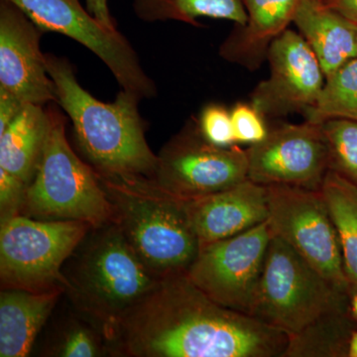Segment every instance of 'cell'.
Segmentation results:
<instances>
[{"instance_id":"28","label":"cell","mask_w":357,"mask_h":357,"mask_svg":"<svg viewBox=\"0 0 357 357\" xmlns=\"http://www.w3.org/2000/svg\"><path fill=\"white\" fill-rule=\"evenodd\" d=\"M28 185L0 169V218L1 222L21 215Z\"/></svg>"},{"instance_id":"33","label":"cell","mask_w":357,"mask_h":357,"mask_svg":"<svg viewBox=\"0 0 357 357\" xmlns=\"http://www.w3.org/2000/svg\"><path fill=\"white\" fill-rule=\"evenodd\" d=\"M351 306L352 314H354V316L356 317L357 319V288L354 290V294H352Z\"/></svg>"},{"instance_id":"31","label":"cell","mask_w":357,"mask_h":357,"mask_svg":"<svg viewBox=\"0 0 357 357\" xmlns=\"http://www.w3.org/2000/svg\"><path fill=\"white\" fill-rule=\"evenodd\" d=\"M328 8L357 23V0H321Z\"/></svg>"},{"instance_id":"12","label":"cell","mask_w":357,"mask_h":357,"mask_svg":"<svg viewBox=\"0 0 357 357\" xmlns=\"http://www.w3.org/2000/svg\"><path fill=\"white\" fill-rule=\"evenodd\" d=\"M248 152V178L256 184L291 185L319 191L328 168L321 124L305 121L271 128Z\"/></svg>"},{"instance_id":"22","label":"cell","mask_w":357,"mask_h":357,"mask_svg":"<svg viewBox=\"0 0 357 357\" xmlns=\"http://www.w3.org/2000/svg\"><path fill=\"white\" fill-rule=\"evenodd\" d=\"M134 13L144 22L178 21L202 27L199 18L232 21L243 26L248 20L243 0H131Z\"/></svg>"},{"instance_id":"16","label":"cell","mask_w":357,"mask_h":357,"mask_svg":"<svg viewBox=\"0 0 357 357\" xmlns=\"http://www.w3.org/2000/svg\"><path fill=\"white\" fill-rule=\"evenodd\" d=\"M248 20L236 25L218 49L223 60L256 70L267 60L275 39L293 22L300 0H243Z\"/></svg>"},{"instance_id":"2","label":"cell","mask_w":357,"mask_h":357,"mask_svg":"<svg viewBox=\"0 0 357 357\" xmlns=\"http://www.w3.org/2000/svg\"><path fill=\"white\" fill-rule=\"evenodd\" d=\"M57 105L72 121L77 145L96 173L153 177L157 155L145 136L140 98L121 89L112 102L96 100L79 84L68 59L45 54Z\"/></svg>"},{"instance_id":"7","label":"cell","mask_w":357,"mask_h":357,"mask_svg":"<svg viewBox=\"0 0 357 357\" xmlns=\"http://www.w3.org/2000/svg\"><path fill=\"white\" fill-rule=\"evenodd\" d=\"M91 225L79 220H45L18 215L1 222V289H64L62 270Z\"/></svg>"},{"instance_id":"17","label":"cell","mask_w":357,"mask_h":357,"mask_svg":"<svg viewBox=\"0 0 357 357\" xmlns=\"http://www.w3.org/2000/svg\"><path fill=\"white\" fill-rule=\"evenodd\" d=\"M328 77L357 57V23L321 0H300L293 20Z\"/></svg>"},{"instance_id":"30","label":"cell","mask_w":357,"mask_h":357,"mask_svg":"<svg viewBox=\"0 0 357 357\" xmlns=\"http://www.w3.org/2000/svg\"><path fill=\"white\" fill-rule=\"evenodd\" d=\"M86 9L96 20L112 29H116V21L110 13L109 0H84Z\"/></svg>"},{"instance_id":"27","label":"cell","mask_w":357,"mask_h":357,"mask_svg":"<svg viewBox=\"0 0 357 357\" xmlns=\"http://www.w3.org/2000/svg\"><path fill=\"white\" fill-rule=\"evenodd\" d=\"M230 112L236 143L251 146L262 142L267 137L270 129L265 122V116L252 103H236Z\"/></svg>"},{"instance_id":"9","label":"cell","mask_w":357,"mask_h":357,"mask_svg":"<svg viewBox=\"0 0 357 357\" xmlns=\"http://www.w3.org/2000/svg\"><path fill=\"white\" fill-rule=\"evenodd\" d=\"M150 178L178 199L203 198L248 180V152L237 145L211 144L192 119L162 147Z\"/></svg>"},{"instance_id":"24","label":"cell","mask_w":357,"mask_h":357,"mask_svg":"<svg viewBox=\"0 0 357 357\" xmlns=\"http://www.w3.org/2000/svg\"><path fill=\"white\" fill-rule=\"evenodd\" d=\"M328 168L357 185V121L330 119L321 123Z\"/></svg>"},{"instance_id":"6","label":"cell","mask_w":357,"mask_h":357,"mask_svg":"<svg viewBox=\"0 0 357 357\" xmlns=\"http://www.w3.org/2000/svg\"><path fill=\"white\" fill-rule=\"evenodd\" d=\"M351 301V294L331 283L292 246L273 234L251 317L290 337Z\"/></svg>"},{"instance_id":"5","label":"cell","mask_w":357,"mask_h":357,"mask_svg":"<svg viewBox=\"0 0 357 357\" xmlns=\"http://www.w3.org/2000/svg\"><path fill=\"white\" fill-rule=\"evenodd\" d=\"M46 107V138L21 215L45 220H79L93 227L114 222V206L98 174L70 147L65 115L52 103Z\"/></svg>"},{"instance_id":"21","label":"cell","mask_w":357,"mask_h":357,"mask_svg":"<svg viewBox=\"0 0 357 357\" xmlns=\"http://www.w3.org/2000/svg\"><path fill=\"white\" fill-rule=\"evenodd\" d=\"M321 192L337 231L345 274L357 288V185L344 176L328 170Z\"/></svg>"},{"instance_id":"20","label":"cell","mask_w":357,"mask_h":357,"mask_svg":"<svg viewBox=\"0 0 357 357\" xmlns=\"http://www.w3.org/2000/svg\"><path fill=\"white\" fill-rule=\"evenodd\" d=\"M356 321L351 303L335 307L303 332L289 337L284 357L349 356Z\"/></svg>"},{"instance_id":"26","label":"cell","mask_w":357,"mask_h":357,"mask_svg":"<svg viewBox=\"0 0 357 357\" xmlns=\"http://www.w3.org/2000/svg\"><path fill=\"white\" fill-rule=\"evenodd\" d=\"M199 128L204 139L220 147L236 144L231 112L218 103H210L202 110Z\"/></svg>"},{"instance_id":"1","label":"cell","mask_w":357,"mask_h":357,"mask_svg":"<svg viewBox=\"0 0 357 357\" xmlns=\"http://www.w3.org/2000/svg\"><path fill=\"white\" fill-rule=\"evenodd\" d=\"M286 333L222 306L187 273L161 279L107 340L114 356L284 357Z\"/></svg>"},{"instance_id":"32","label":"cell","mask_w":357,"mask_h":357,"mask_svg":"<svg viewBox=\"0 0 357 357\" xmlns=\"http://www.w3.org/2000/svg\"><path fill=\"white\" fill-rule=\"evenodd\" d=\"M347 357H357V331H354L352 333L351 342H349V356Z\"/></svg>"},{"instance_id":"8","label":"cell","mask_w":357,"mask_h":357,"mask_svg":"<svg viewBox=\"0 0 357 357\" xmlns=\"http://www.w3.org/2000/svg\"><path fill=\"white\" fill-rule=\"evenodd\" d=\"M42 31L75 40L102 61L121 89L142 100L157 96V86L141 65L132 45L119 30L96 20L79 0H10Z\"/></svg>"},{"instance_id":"23","label":"cell","mask_w":357,"mask_h":357,"mask_svg":"<svg viewBox=\"0 0 357 357\" xmlns=\"http://www.w3.org/2000/svg\"><path fill=\"white\" fill-rule=\"evenodd\" d=\"M304 116L316 124L335 119L357 121V57L326 77L318 102Z\"/></svg>"},{"instance_id":"18","label":"cell","mask_w":357,"mask_h":357,"mask_svg":"<svg viewBox=\"0 0 357 357\" xmlns=\"http://www.w3.org/2000/svg\"><path fill=\"white\" fill-rule=\"evenodd\" d=\"M1 290L0 357L27 356L64 290Z\"/></svg>"},{"instance_id":"11","label":"cell","mask_w":357,"mask_h":357,"mask_svg":"<svg viewBox=\"0 0 357 357\" xmlns=\"http://www.w3.org/2000/svg\"><path fill=\"white\" fill-rule=\"evenodd\" d=\"M272 236L266 220L236 236L204 244L188 277L218 304L250 316Z\"/></svg>"},{"instance_id":"25","label":"cell","mask_w":357,"mask_h":357,"mask_svg":"<svg viewBox=\"0 0 357 357\" xmlns=\"http://www.w3.org/2000/svg\"><path fill=\"white\" fill-rule=\"evenodd\" d=\"M109 354L102 333L89 324L74 321L65 326L49 349V356L96 357Z\"/></svg>"},{"instance_id":"13","label":"cell","mask_w":357,"mask_h":357,"mask_svg":"<svg viewBox=\"0 0 357 357\" xmlns=\"http://www.w3.org/2000/svg\"><path fill=\"white\" fill-rule=\"evenodd\" d=\"M267 60L270 76L251 93V103L265 117L305 115L326 82L316 54L302 35L287 29L270 46Z\"/></svg>"},{"instance_id":"4","label":"cell","mask_w":357,"mask_h":357,"mask_svg":"<svg viewBox=\"0 0 357 357\" xmlns=\"http://www.w3.org/2000/svg\"><path fill=\"white\" fill-rule=\"evenodd\" d=\"M98 174L119 225L131 248L159 278L187 273L201 243L184 199L144 176Z\"/></svg>"},{"instance_id":"10","label":"cell","mask_w":357,"mask_h":357,"mask_svg":"<svg viewBox=\"0 0 357 357\" xmlns=\"http://www.w3.org/2000/svg\"><path fill=\"white\" fill-rule=\"evenodd\" d=\"M267 195V220L273 234L331 283L352 296L354 289L345 274L337 231L321 190L269 185Z\"/></svg>"},{"instance_id":"14","label":"cell","mask_w":357,"mask_h":357,"mask_svg":"<svg viewBox=\"0 0 357 357\" xmlns=\"http://www.w3.org/2000/svg\"><path fill=\"white\" fill-rule=\"evenodd\" d=\"M44 32L10 0H0V89L23 105L57 102L53 79L40 49Z\"/></svg>"},{"instance_id":"19","label":"cell","mask_w":357,"mask_h":357,"mask_svg":"<svg viewBox=\"0 0 357 357\" xmlns=\"http://www.w3.org/2000/svg\"><path fill=\"white\" fill-rule=\"evenodd\" d=\"M47 129V107L24 105L0 133V169L29 185L38 168Z\"/></svg>"},{"instance_id":"15","label":"cell","mask_w":357,"mask_h":357,"mask_svg":"<svg viewBox=\"0 0 357 357\" xmlns=\"http://www.w3.org/2000/svg\"><path fill=\"white\" fill-rule=\"evenodd\" d=\"M185 204L201 246L236 236L268 220L267 187L249 178Z\"/></svg>"},{"instance_id":"3","label":"cell","mask_w":357,"mask_h":357,"mask_svg":"<svg viewBox=\"0 0 357 357\" xmlns=\"http://www.w3.org/2000/svg\"><path fill=\"white\" fill-rule=\"evenodd\" d=\"M62 273L66 292L105 342L124 314L161 280L141 261L114 222L91 227Z\"/></svg>"},{"instance_id":"29","label":"cell","mask_w":357,"mask_h":357,"mask_svg":"<svg viewBox=\"0 0 357 357\" xmlns=\"http://www.w3.org/2000/svg\"><path fill=\"white\" fill-rule=\"evenodd\" d=\"M24 105L10 93L0 89V133L10 124Z\"/></svg>"}]
</instances>
